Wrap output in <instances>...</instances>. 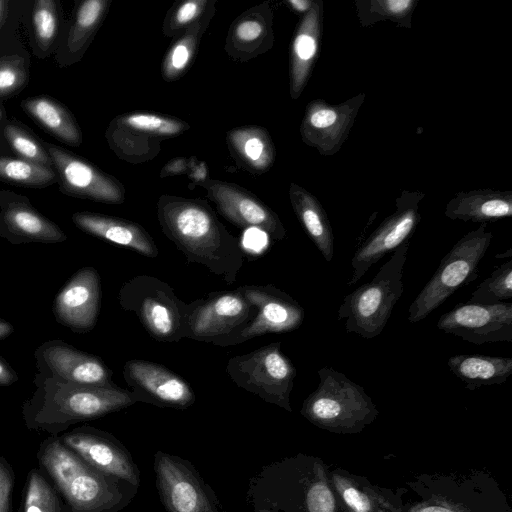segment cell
Masks as SVG:
<instances>
[{
  "label": "cell",
  "instance_id": "cell-26",
  "mask_svg": "<svg viewBox=\"0 0 512 512\" xmlns=\"http://www.w3.org/2000/svg\"><path fill=\"white\" fill-rule=\"evenodd\" d=\"M444 214L451 220L481 224L511 217L512 191L475 189L458 192L446 204Z\"/></svg>",
  "mask_w": 512,
  "mask_h": 512
},
{
  "label": "cell",
  "instance_id": "cell-24",
  "mask_svg": "<svg viewBox=\"0 0 512 512\" xmlns=\"http://www.w3.org/2000/svg\"><path fill=\"white\" fill-rule=\"evenodd\" d=\"M323 32V1L314 0L312 8L299 20L291 43L289 93L294 100L304 91L318 59Z\"/></svg>",
  "mask_w": 512,
  "mask_h": 512
},
{
  "label": "cell",
  "instance_id": "cell-45",
  "mask_svg": "<svg viewBox=\"0 0 512 512\" xmlns=\"http://www.w3.org/2000/svg\"><path fill=\"white\" fill-rule=\"evenodd\" d=\"M19 376L12 366L0 355V386H11Z\"/></svg>",
  "mask_w": 512,
  "mask_h": 512
},
{
  "label": "cell",
  "instance_id": "cell-14",
  "mask_svg": "<svg viewBox=\"0 0 512 512\" xmlns=\"http://www.w3.org/2000/svg\"><path fill=\"white\" fill-rule=\"evenodd\" d=\"M62 193L106 204L125 201V188L114 176L59 146L46 144Z\"/></svg>",
  "mask_w": 512,
  "mask_h": 512
},
{
  "label": "cell",
  "instance_id": "cell-10",
  "mask_svg": "<svg viewBox=\"0 0 512 512\" xmlns=\"http://www.w3.org/2000/svg\"><path fill=\"white\" fill-rule=\"evenodd\" d=\"M153 468L167 512H225L212 487L188 460L159 450Z\"/></svg>",
  "mask_w": 512,
  "mask_h": 512
},
{
  "label": "cell",
  "instance_id": "cell-46",
  "mask_svg": "<svg viewBox=\"0 0 512 512\" xmlns=\"http://www.w3.org/2000/svg\"><path fill=\"white\" fill-rule=\"evenodd\" d=\"M314 0H287L286 4L297 13L306 14L313 6Z\"/></svg>",
  "mask_w": 512,
  "mask_h": 512
},
{
  "label": "cell",
  "instance_id": "cell-3",
  "mask_svg": "<svg viewBox=\"0 0 512 512\" xmlns=\"http://www.w3.org/2000/svg\"><path fill=\"white\" fill-rule=\"evenodd\" d=\"M32 395L22 404V418L30 431L59 436L77 423L101 418L138 402L130 390L117 385L87 387L57 381L36 373Z\"/></svg>",
  "mask_w": 512,
  "mask_h": 512
},
{
  "label": "cell",
  "instance_id": "cell-28",
  "mask_svg": "<svg viewBox=\"0 0 512 512\" xmlns=\"http://www.w3.org/2000/svg\"><path fill=\"white\" fill-rule=\"evenodd\" d=\"M288 194L293 211L306 234L324 259L330 262L334 255V235L322 204L296 183H290Z\"/></svg>",
  "mask_w": 512,
  "mask_h": 512
},
{
  "label": "cell",
  "instance_id": "cell-44",
  "mask_svg": "<svg viewBox=\"0 0 512 512\" xmlns=\"http://www.w3.org/2000/svg\"><path fill=\"white\" fill-rule=\"evenodd\" d=\"M192 158H183V157H178V158H174V159H171L161 170L160 172V177L161 178H164V177H168V176H173V175H180V174H183L185 173L191 163L193 162V160H191Z\"/></svg>",
  "mask_w": 512,
  "mask_h": 512
},
{
  "label": "cell",
  "instance_id": "cell-47",
  "mask_svg": "<svg viewBox=\"0 0 512 512\" xmlns=\"http://www.w3.org/2000/svg\"><path fill=\"white\" fill-rule=\"evenodd\" d=\"M13 332V325L10 322L0 318V340L9 337Z\"/></svg>",
  "mask_w": 512,
  "mask_h": 512
},
{
  "label": "cell",
  "instance_id": "cell-37",
  "mask_svg": "<svg viewBox=\"0 0 512 512\" xmlns=\"http://www.w3.org/2000/svg\"><path fill=\"white\" fill-rule=\"evenodd\" d=\"M512 299V260L498 266L474 290L467 303L493 305Z\"/></svg>",
  "mask_w": 512,
  "mask_h": 512
},
{
  "label": "cell",
  "instance_id": "cell-9",
  "mask_svg": "<svg viewBox=\"0 0 512 512\" xmlns=\"http://www.w3.org/2000/svg\"><path fill=\"white\" fill-rule=\"evenodd\" d=\"M190 125L182 119L147 111L120 114L105 131L108 146L121 160L139 164L154 159L161 143L183 134Z\"/></svg>",
  "mask_w": 512,
  "mask_h": 512
},
{
  "label": "cell",
  "instance_id": "cell-17",
  "mask_svg": "<svg viewBox=\"0 0 512 512\" xmlns=\"http://www.w3.org/2000/svg\"><path fill=\"white\" fill-rule=\"evenodd\" d=\"M218 212L240 228H257L274 241L286 238L279 216L261 199L238 184L216 179L200 183Z\"/></svg>",
  "mask_w": 512,
  "mask_h": 512
},
{
  "label": "cell",
  "instance_id": "cell-40",
  "mask_svg": "<svg viewBox=\"0 0 512 512\" xmlns=\"http://www.w3.org/2000/svg\"><path fill=\"white\" fill-rule=\"evenodd\" d=\"M28 79V69L19 56L0 58V97L7 98L19 92Z\"/></svg>",
  "mask_w": 512,
  "mask_h": 512
},
{
  "label": "cell",
  "instance_id": "cell-34",
  "mask_svg": "<svg viewBox=\"0 0 512 512\" xmlns=\"http://www.w3.org/2000/svg\"><path fill=\"white\" fill-rule=\"evenodd\" d=\"M215 0H184L175 2L168 10L162 25V33L175 39L187 29L213 18Z\"/></svg>",
  "mask_w": 512,
  "mask_h": 512
},
{
  "label": "cell",
  "instance_id": "cell-30",
  "mask_svg": "<svg viewBox=\"0 0 512 512\" xmlns=\"http://www.w3.org/2000/svg\"><path fill=\"white\" fill-rule=\"evenodd\" d=\"M21 107L34 121L60 141L75 147L82 144V132L76 119L59 101L37 96L23 100Z\"/></svg>",
  "mask_w": 512,
  "mask_h": 512
},
{
  "label": "cell",
  "instance_id": "cell-7",
  "mask_svg": "<svg viewBox=\"0 0 512 512\" xmlns=\"http://www.w3.org/2000/svg\"><path fill=\"white\" fill-rule=\"evenodd\" d=\"M118 301L123 310L138 317L153 339L179 342L185 338L188 303L159 278L146 274L131 277L120 287Z\"/></svg>",
  "mask_w": 512,
  "mask_h": 512
},
{
  "label": "cell",
  "instance_id": "cell-5",
  "mask_svg": "<svg viewBox=\"0 0 512 512\" xmlns=\"http://www.w3.org/2000/svg\"><path fill=\"white\" fill-rule=\"evenodd\" d=\"M486 228L487 224L482 223L462 236L446 253L435 273L409 306L410 323L425 319L459 288L478 278L479 264L492 240V233Z\"/></svg>",
  "mask_w": 512,
  "mask_h": 512
},
{
  "label": "cell",
  "instance_id": "cell-39",
  "mask_svg": "<svg viewBox=\"0 0 512 512\" xmlns=\"http://www.w3.org/2000/svg\"><path fill=\"white\" fill-rule=\"evenodd\" d=\"M34 35L37 46L48 49L54 42L59 27V14L53 0H38L33 12Z\"/></svg>",
  "mask_w": 512,
  "mask_h": 512
},
{
  "label": "cell",
  "instance_id": "cell-18",
  "mask_svg": "<svg viewBox=\"0 0 512 512\" xmlns=\"http://www.w3.org/2000/svg\"><path fill=\"white\" fill-rule=\"evenodd\" d=\"M364 100L365 94L360 93L339 104L323 99L310 101L300 124L304 144L323 156L336 154L346 141Z\"/></svg>",
  "mask_w": 512,
  "mask_h": 512
},
{
  "label": "cell",
  "instance_id": "cell-1",
  "mask_svg": "<svg viewBox=\"0 0 512 512\" xmlns=\"http://www.w3.org/2000/svg\"><path fill=\"white\" fill-rule=\"evenodd\" d=\"M156 214L162 232L187 261L204 266L228 284L236 281L244 251L205 201L163 194Z\"/></svg>",
  "mask_w": 512,
  "mask_h": 512
},
{
  "label": "cell",
  "instance_id": "cell-23",
  "mask_svg": "<svg viewBox=\"0 0 512 512\" xmlns=\"http://www.w3.org/2000/svg\"><path fill=\"white\" fill-rule=\"evenodd\" d=\"M274 13L264 1L241 13L231 24L224 44L226 54L238 63L248 62L272 49Z\"/></svg>",
  "mask_w": 512,
  "mask_h": 512
},
{
  "label": "cell",
  "instance_id": "cell-12",
  "mask_svg": "<svg viewBox=\"0 0 512 512\" xmlns=\"http://www.w3.org/2000/svg\"><path fill=\"white\" fill-rule=\"evenodd\" d=\"M238 288L255 308V314L242 329L214 345H236L269 333L290 332L302 325L304 308L285 291L272 284H248Z\"/></svg>",
  "mask_w": 512,
  "mask_h": 512
},
{
  "label": "cell",
  "instance_id": "cell-29",
  "mask_svg": "<svg viewBox=\"0 0 512 512\" xmlns=\"http://www.w3.org/2000/svg\"><path fill=\"white\" fill-rule=\"evenodd\" d=\"M447 365L468 390L502 384L512 374L511 357L457 354L449 357Z\"/></svg>",
  "mask_w": 512,
  "mask_h": 512
},
{
  "label": "cell",
  "instance_id": "cell-42",
  "mask_svg": "<svg viewBox=\"0 0 512 512\" xmlns=\"http://www.w3.org/2000/svg\"><path fill=\"white\" fill-rule=\"evenodd\" d=\"M14 485V469L4 456H0V512H14L12 506Z\"/></svg>",
  "mask_w": 512,
  "mask_h": 512
},
{
  "label": "cell",
  "instance_id": "cell-19",
  "mask_svg": "<svg viewBox=\"0 0 512 512\" xmlns=\"http://www.w3.org/2000/svg\"><path fill=\"white\" fill-rule=\"evenodd\" d=\"M437 328L462 340L481 345L512 341V303L493 305L459 303L444 313Z\"/></svg>",
  "mask_w": 512,
  "mask_h": 512
},
{
  "label": "cell",
  "instance_id": "cell-25",
  "mask_svg": "<svg viewBox=\"0 0 512 512\" xmlns=\"http://www.w3.org/2000/svg\"><path fill=\"white\" fill-rule=\"evenodd\" d=\"M71 219L78 229L94 237L150 258L158 256L159 250L150 234L133 221L88 211L75 212Z\"/></svg>",
  "mask_w": 512,
  "mask_h": 512
},
{
  "label": "cell",
  "instance_id": "cell-20",
  "mask_svg": "<svg viewBox=\"0 0 512 512\" xmlns=\"http://www.w3.org/2000/svg\"><path fill=\"white\" fill-rule=\"evenodd\" d=\"M123 377L138 402L174 409H186L195 403L190 384L158 363L129 360L124 364Z\"/></svg>",
  "mask_w": 512,
  "mask_h": 512
},
{
  "label": "cell",
  "instance_id": "cell-8",
  "mask_svg": "<svg viewBox=\"0 0 512 512\" xmlns=\"http://www.w3.org/2000/svg\"><path fill=\"white\" fill-rule=\"evenodd\" d=\"M226 373L238 387L267 403L292 411L290 394L297 371L281 351L280 342L231 357L226 365Z\"/></svg>",
  "mask_w": 512,
  "mask_h": 512
},
{
  "label": "cell",
  "instance_id": "cell-50",
  "mask_svg": "<svg viewBox=\"0 0 512 512\" xmlns=\"http://www.w3.org/2000/svg\"><path fill=\"white\" fill-rule=\"evenodd\" d=\"M254 512H275V511H272V510H267V509H256V510H253Z\"/></svg>",
  "mask_w": 512,
  "mask_h": 512
},
{
  "label": "cell",
  "instance_id": "cell-4",
  "mask_svg": "<svg viewBox=\"0 0 512 512\" xmlns=\"http://www.w3.org/2000/svg\"><path fill=\"white\" fill-rule=\"evenodd\" d=\"M410 240L397 247L373 279L346 295L337 311V320L346 319L347 333L371 340L385 328L403 293V269Z\"/></svg>",
  "mask_w": 512,
  "mask_h": 512
},
{
  "label": "cell",
  "instance_id": "cell-38",
  "mask_svg": "<svg viewBox=\"0 0 512 512\" xmlns=\"http://www.w3.org/2000/svg\"><path fill=\"white\" fill-rule=\"evenodd\" d=\"M4 136L22 159L53 168L52 160L45 147L18 124H7L4 128Z\"/></svg>",
  "mask_w": 512,
  "mask_h": 512
},
{
  "label": "cell",
  "instance_id": "cell-43",
  "mask_svg": "<svg viewBox=\"0 0 512 512\" xmlns=\"http://www.w3.org/2000/svg\"><path fill=\"white\" fill-rule=\"evenodd\" d=\"M340 491L345 503L354 512H369V499L361 491L349 485L341 486Z\"/></svg>",
  "mask_w": 512,
  "mask_h": 512
},
{
  "label": "cell",
  "instance_id": "cell-13",
  "mask_svg": "<svg viewBox=\"0 0 512 512\" xmlns=\"http://www.w3.org/2000/svg\"><path fill=\"white\" fill-rule=\"evenodd\" d=\"M425 194L403 191L396 199V210L362 242L352 259V274L347 286L357 283L386 254L409 241L421 220L419 203Z\"/></svg>",
  "mask_w": 512,
  "mask_h": 512
},
{
  "label": "cell",
  "instance_id": "cell-27",
  "mask_svg": "<svg viewBox=\"0 0 512 512\" xmlns=\"http://www.w3.org/2000/svg\"><path fill=\"white\" fill-rule=\"evenodd\" d=\"M226 142L235 163L249 173L263 174L275 162V146L264 127L257 125L235 127L227 132Z\"/></svg>",
  "mask_w": 512,
  "mask_h": 512
},
{
  "label": "cell",
  "instance_id": "cell-16",
  "mask_svg": "<svg viewBox=\"0 0 512 512\" xmlns=\"http://www.w3.org/2000/svg\"><path fill=\"white\" fill-rule=\"evenodd\" d=\"M58 437L96 470L139 488L140 471L136 463L126 447L111 433L81 425Z\"/></svg>",
  "mask_w": 512,
  "mask_h": 512
},
{
  "label": "cell",
  "instance_id": "cell-11",
  "mask_svg": "<svg viewBox=\"0 0 512 512\" xmlns=\"http://www.w3.org/2000/svg\"><path fill=\"white\" fill-rule=\"evenodd\" d=\"M254 314L239 288L210 293L188 303L185 338L214 344L242 329Z\"/></svg>",
  "mask_w": 512,
  "mask_h": 512
},
{
  "label": "cell",
  "instance_id": "cell-36",
  "mask_svg": "<svg viewBox=\"0 0 512 512\" xmlns=\"http://www.w3.org/2000/svg\"><path fill=\"white\" fill-rule=\"evenodd\" d=\"M19 512H62L58 493L38 467L27 474Z\"/></svg>",
  "mask_w": 512,
  "mask_h": 512
},
{
  "label": "cell",
  "instance_id": "cell-22",
  "mask_svg": "<svg viewBox=\"0 0 512 512\" xmlns=\"http://www.w3.org/2000/svg\"><path fill=\"white\" fill-rule=\"evenodd\" d=\"M0 237L13 245L67 240L66 233L41 214L26 196L11 190L0 191Z\"/></svg>",
  "mask_w": 512,
  "mask_h": 512
},
{
  "label": "cell",
  "instance_id": "cell-21",
  "mask_svg": "<svg viewBox=\"0 0 512 512\" xmlns=\"http://www.w3.org/2000/svg\"><path fill=\"white\" fill-rule=\"evenodd\" d=\"M101 304V281L94 267L78 269L55 296V320L74 333L84 334L96 326Z\"/></svg>",
  "mask_w": 512,
  "mask_h": 512
},
{
  "label": "cell",
  "instance_id": "cell-51",
  "mask_svg": "<svg viewBox=\"0 0 512 512\" xmlns=\"http://www.w3.org/2000/svg\"><path fill=\"white\" fill-rule=\"evenodd\" d=\"M1 116H2V112H1V109H0V118H1Z\"/></svg>",
  "mask_w": 512,
  "mask_h": 512
},
{
  "label": "cell",
  "instance_id": "cell-35",
  "mask_svg": "<svg viewBox=\"0 0 512 512\" xmlns=\"http://www.w3.org/2000/svg\"><path fill=\"white\" fill-rule=\"evenodd\" d=\"M0 180L12 185L43 188L57 182L54 168L25 159L0 157Z\"/></svg>",
  "mask_w": 512,
  "mask_h": 512
},
{
  "label": "cell",
  "instance_id": "cell-48",
  "mask_svg": "<svg viewBox=\"0 0 512 512\" xmlns=\"http://www.w3.org/2000/svg\"><path fill=\"white\" fill-rule=\"evenodd\" d=\"M7 5H8L7 1L0 0V25L3 23V21L6 17Z\"/></svg>",
  "mask_w": 512,
  "mask_h": 512
},
{
  "label": "cell",
  "instance_id": "cell-49",
  "mask_svg": "<svg viewBox=\"0 0 512 512\" xmlns=\"http://www.w3.org/2000/svg\"><path fill=\"white\" fill-rule=\"evenodd\" d=\"M420 512H450L442 507H435V506H432V507H426L424 509H422Z\"/></svg>",
  "mask_w": 512,
  "mask_h": 512
},
{
  "label": "cell",
  "instance_id": "cell-41",
  "mask_svg": "<svg viewBox=\"0 0 512 512\" xmlns=\"http://www.w3.org/2000/svg\"><path fill=\"white\" fill-rule=\"evenodd\" d=\"M299 499L300 512H334L335 510L334 496L322 482L313 483Z\"/></svg>",
  "mask_w": 512,
  "mask_h": 512
},
{
  "label": "cell",
  "instance_id": "cell-31",
  "mask_svg": "<svg viewBox=\"0 0 512 512\" xmlns=\"http://www.w3.org/2000/svg\"><path fill=\"white\" fill-rule=\"evenodd\" d=\"M110 0H85L76 10L66 48L71 61L82 57L109 10Z\"/></svg>",
  "mask_w": 512,
  "mask_h": 512
},
{
  "label": "cell",
  "instance_id": "cell-33",
  "mask_svg": "<svg viewBox=\"0 0 512 512\" xmlns=\"http://www.w3.org/2000/svg\"><path fill=\"white\" fill-rule=\"evenodd\" d=\"M418 0H357L356 12L361 26H372L380 21H392L397 26L410 28Z\"/></svg>",
  "mask_w": 512,
  "mask_h": 512
},
{
  "label": "cell",
  "instance_id": "cell-15",
  "mask_svg": "<svg viewBox=\"0 0 512 512\" xmlns=\"http://www.w3.org/2000/svg\"><path fill=\"white\" fill-rule=\"evenodd\" d=\"M36 368L43 376L87 387H112V370L96 355L61 339L45 341L34 352Z\"/></svg>",
  "mask_w": 512,
  "mask_h": 512
},
{
  "label": "cell",
  "instance_id": "cell-6",
  "mask_svg": "<svg viewBox=\"0 0 512 512\" xmlns=\"http://www.w3.org/2000/svg\"><path fill=\"white\" fill-rule=\"evenodd\" d=\"M318 387L304 400L301 414L312 423L333 430L361 429L378 414L364 388L332 367L317 371Z\"/></svg>",
  "mask_w": 512,
  "mask_h": 512
},
{
  "label": "cell",
  "instance_id": "cell-2",
  "mask_svg": "<svg viewBox=\"0 0 512 512\" xmlns=\"http://www.w3.org/2000/svg\"><path fill=\"white\" fill-rule=\"evenodd\" d=\"M38 468L54 486L62 512H119L135 497L138 487L105 475L48 436L36 453Z\"/></svg>",
  "mask_w": 512,
  "mask_h": 512
},
{
  "label": "cell",
  "instance_id": "cell-32",
  "mask_svg": "<svg viewBox=\"0 0 512 512\" xmlns=\"http://www.w3.org/2000/svg\"><path fill=\"white\" fill-rule=\"evenodd\" d=\"M209 24L210 20L196 24L173 39L161 65V75L165 81L173 82L186 74Z\"/></svg>",
  "mask_w": 512,
  "mask_h": 512
}]
</instances>
